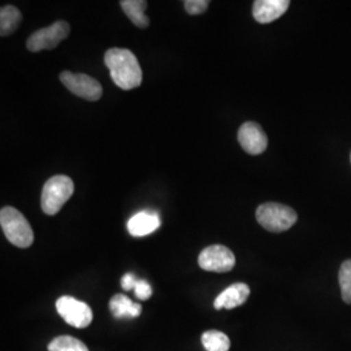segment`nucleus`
<instances>
[{"mask_svg":"<svg viewBox=\"0 0 351 351\" xmlns=\"http://www.w3.org/2000/svg\"><path fill=\"white\" fill-rule=\"evenodd\" d=\"M56 310L66 324L78 329L86 328L93 322V311L90 306L69 295L60 297L56 301Z\"/></svg>","mask_w":351,"mask_h":351,"instance_id":"obj_6","label":"nucleus"},{"mask_svg":"<svg viewBox=\"0 0 351 351\" xmlns=\"http://www.w3.org/2000/svg\"><path fill=\"white\" fill-rule=\"evenodd\" d=\"M250 295V288L243 284V282H237L226 288L223 293H220L216 300L213 302V307L216 310H232L239 306H242L245 302L247 301Z\"/></svg>","mask_w":351,"mask_h":351,"instance_id":"obj_12","label":"nucleus"},{"mask_svg":"<svg viewBox=\"0 0 351 351\" xmlns=\"http://www.w3.org/2000/svg\"><path fill=\"white\" fill-rule=\"evenodd\" d=\"M137 280H138V278H136V276H134L133 274H126L125 276L121 278V287H123V289L126 290V291L134 290Z\"/></svg>","mask_w":351,"mask_h":351,"instance_id":"obj_21","label":"nucleus"},{"mask_svg":"<svg viewBox=\"0 0 351 351\" xmlns=\"http://www.w3.org/2000/svg\"><path fill=\"white\" fill-rule=\"evenodd\" d=\"M49 351H88V349L80 339L71 336H60L51 341Z\"/></svg>","mask_w":351,"mask_h":351,"instance_id":"obj_17","label":"nucleus"},{"mask_svg":"<svg viewBox=\"0 0 351 351\" xmlns=\"http://www.w3.org/2000/svg\"><path fill=\"white\" fill-rule=\"evenodd\" d=\"M289 0H256L252 5V16L261 24H269L288 11Z\"/></svg>","mask_w":351,"mask_h":351,"instance_id":"obj_10","label":"nucleus"},{"mask_svg":"<svg viewBox=\"0 0 351 351\" xmlns=\"http://www.w3.org/2000/svg\"><path fill=\"white\" fill-rule=\"evenodd\" d=\"M104 63L110 69L113 82L123 90L138 88L142 84V69L138 59L130 50L111 49L104 55Z\"/></svg>","mask_w":351,"mask_h":351,"instance_id":"obj_1","label":"nucleus"},{"mask_svg":"<svg viewBox=\"0 0 351 351\" xmlns=\"http://www.w3.org/2000/svg\"><path fill=\"white\" fill-rule=\"evenodd\" d=\"M0 226L7 239L20 249H27L34 242V232L25 216L14 207H3L0 211Z\"/></svg>","mask_w":351,"mask_h":351,"instance_id":"obj_2","label":"nucleus"},{"mask_svg":"<svg viewBox=\"0 0 351 351\" xmlns=\"http://www.w3.org/2000/svg\"><path fill=\"white\" fill-rule=\"evenodd\" d=\"M208 5H210L208 0H185L184 1V7H185L186 12L193 16L206 12Z\"/></svg>","mask_w":351,"mask_h":351,"instance_id":"obj_19","label":"nucleus"},{"mask_svg":"<svg viewBox=\"0 0 351 351\" xmlns=\"http://www.w3.org/2000/svg\"><path fill=\"white\" fill-rule=\"evenodd\" d=\"M75 191V184L71 177L58 175L51 177L45 184L40 195V207L47 215H56Z\"/></svg>","mask_w":351,"mask_h":351,"instance_id":"obj_3","label":"nucleus"},{"mask_svg":"<svg viewBox=\"0 0 351 351\" xmlns=\"http://www.w3.org/2000/svg\"><path fill=\"white\" fill-rule=\"evenodd\" d=\"M239 142L241 147L250 155H259L268 146V138L262 126L252 121H247L239 128Z\"/></svg>","mask_w":351,"mask_h":351,"instance_id":"obj_9","label":"nucleus"},{"mask_svg":"<svg viewBox=\"0 0 351 351\" xmlns=\"http://www.w3.org/2000/svg\"><path fill=\"white\" fill-rule=\"evenodd\" d=\"M256 220L265 230L272 233H281L294 226L298 220V216L288 206L268 202L258 207Z\"/></svg>","mask_w":351,"mask_h":351,"instance_id":"obj_4","label":"nucleus"},{"mask_svg":"<svg viewBox=\"0 0 351 351\" xmlns=\"http://www.w3.org/2000/svg\"><path fill=\"white\" fill-rule=\"evenodd\" d=\"M71 32V26L65 21H56L52 25L39 29L33 33L27 42L26 47L32 52H39L43 50H52L58 47V45L66 39Z\"/></svg>","mask_w":351,"mask_h":351,"instance_id":"obj_5","label":"nucleus"},{"mask_svg":"<svg viewBox=\"0 0 351 351\" xmlns=\"http://www.w3.org/2000/svg\"><path fill=\"white\" fill-rule=\"evenodd\" d=\"M120 5L128 16V19L137 27L145 29L150 24V20L145 13L147 8V1H145V0H123V1H120Z\"/></svg>","mask_w":351,"mask_h":351,"instance_id":"obj_14","label":"nucleus"},{"mask_svg":"<svg viewBox=\"0 0 351 351\" xmlns=\"http://www.w3.org/2000/svg\"><path fill=\"white\" fill-rule=\"evenodd\" d=\"M23 14L13 7V5H4L0 10V36L8 37L14 33L21 24Z\"/></svg>","mask_w":351,"mask_h":351,"instance_id":"obj_15","label":"nucleus"},{"mask_svg":"<svg viewBox=\"0 0 351 351\" xmlns=\"http://www.w3.org/2000/svg\"><path fill=\"white\" fill-rule=\"evenodd\" d=\"M110 310L116 319L137 317L142 314V306L123 294L113 295L110 301Z\"/></svg>","mask_w":351,"mask_h":351,"instance_id":"obj_13","label":"nucleus"},{"mask_svg":"<svg viewBox=\"0 0 351 351\" xmlns=\"http://www.w3.org/2000/svg\"><path fill=\"white\" fill-rule=\"evenodd\" d=\"M134 294L136 297L141 300V301H147L152 295V288L150 284L146 280H137L136 287H134Z\"/></svg>","mask_w":351,"mask_h":351,"instance_id":"obj_20","label":"nucleus"},{"mask_svg":"<svg viewBox=\"0 0 351 351\" xmlns=\"http://www.w3.org/2000/svg\"><path fill=\"white\" fill-rule=\"evenodd\" d=\"M339 281L342 300L351 304V261H346L341 265Z\"/></svg>","mask_w":351,"mask_h":351,"instance_id":"obj_18","label":"nucleus"},{"mask_svg":"<svg viewBox=\"0 0 351 351\" xmlns=\"http://www.w3.org/2000/svg\"><path fill=\"white\" fill-rule=\"evenodd\" d=\"M198 263L202 269L216 274H226L234 268L236 256L223 245H213L202 251Z\"/></svg>","mask_w":351,"mask_h":351,"instance_id":"obj_7","label":"nucleus"},{"mask_svg":"<svg viewBox=\"0 0 351 351\" xmlns=\"http://www.w3.org/2000/svg\"><path fill=\"white\" fill-rule=\"evenodd\" d=\"M64 86L77 97L86 101H99L103 95L101 85L93 77L84 73H72L65 71L60 75Z\"/></svg>","mask_w":351,"mask_h":351,"instance_id":"obj_8","label":"nucleus"},{"mask_svg":"<svg viewBox=\"0 0 351 351\" xmlns=\"http://www.w3.org/2000/svg\"><path fill=\"white\" fill-rule=\"evenodd\" d=\"M202 345L207 351H229L230 339L220 330H207L202 335Z\"/></svg>","mask_w":351,"mask_h":351,"instance_id":"obj_16","label":"nucleus"},{"mask_svg":"<svg viewBox=\"0 0 351 351\" xmlns=\"http://www.w3.org/2000/svg\"><path fill=\"white\" fill-rule=\"evenodd\" d=\"M162 226L160 216L154 211H141L128 221V230L133 237H145Z\"/></svg>","mask_w":351,"mask_h":351,"instance_id":"obj_11","label":"nucleus"}]
</instances>
